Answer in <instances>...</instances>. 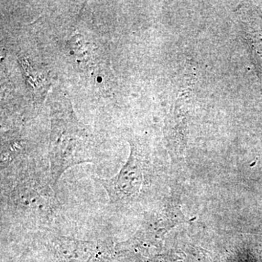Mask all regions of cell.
<instances>
[{"instance_id":"7a4b0ae2","label":"cell","mask_w":262,"mask_h":262,"mask_svg":"<svg viewBox=\"0 0 262 262\" xmlns=\"http://www.w3.org/2000/svg\"><path fill=\"white\" fill-rule=\"evenodd\" d=\"M141 172L140 162L134 150L128 161L117 176L113 184H110L113 194L131 195L137 192L141 185Z\"/></svg>"},{"instance_id":"6da1fadb","label":"cell","mask_w":262,"mask_h":262,"mask_svg":"<svg viewBox=\"0 0 262 262\" xmlns=\"http://www.w3.org/2000/svg\"><path fill=\"white\" fill-rule=\"evenodd\" d=\"M51 118L49 155L52 177L56 183L70 167L92 160L94 142L91 129L77 120L67 98L52 103Z\"/></svg>"}]
</instances>
